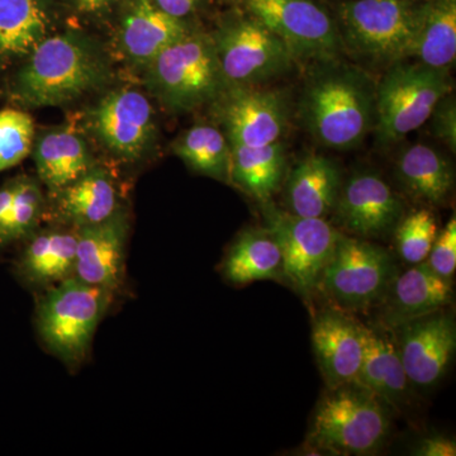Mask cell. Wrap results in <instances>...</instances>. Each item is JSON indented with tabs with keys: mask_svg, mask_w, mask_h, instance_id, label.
I'll list each match as a JSON object with an SVG mask.
<instances>
[{
	"mask_svg": "<svg viewBox=\"0 0 456 456\" xmlns=\"http://www.w3.org/2000/svg\"><path fill=\"white\" fill-rule=\"evenodd\" d=\"M117 25V46L132 64L145 68L165 47L194 27L161 11L154 0H122Z\"/></svg>",
	"mask_w": 456,
	"mask_h": 456,
	"instance_id": "obj_18",
	"label": "cell"
},
{
	"mask_svg": "<svg viewBox=\"0 0 456 456\" xmlns=\"http://www.w3.org/2000/svg\"><path fill=\"white\" fill-rule=\"evenodd\" d=\"M375 93L377 84L358 66L314 65L299 103L302 121L320 145L356 149L374 130Z\"/></svg>",
	"mask_w": 456,
	"mask_h": 456,
	"instance_id": "obj_2",
	"label": "cell"
},
{
	"mask_svg": "<svg viewBox=\"0 0 456 456\" xmlns=\"http://www.w3.org/2000/svg\"><path fill=\"white\" fill-rule=\"evenodd\" d=\"M411 59L452 71L456 59V0H424L417 4Z\"/></svg>",
	"mask_w": 456,
	"mask_h": 456,
	"instance_id": "obj_28",
	"label": "cell"
},
{
	"mask_svg": "<svg viewBox=\"0 0 456 456\" xmlns=\"http://www.w3.org/2000/svg\"><path fill=\"white\" fill-rule=\"evenodd\" d=\"M437 228L431 209L419 208L404 215L393 232L398 256L408 265L425 263L439 233Z\"/></svg>",
	"mask_w": 456,
	"mask_h": 456,
	"instance_id": "obj_32",
	"label": "cell"
},
{
	"mask_svg": "<svg viewBox=\"0 0 456 456\" xmlns=\"http://www.w3.org/2000/svg\"><path fill=\"white\" fill-rule=\"evenodd\" d=\"M145 77L150 92L174 113L211 106L228 86L211 33L196 28L159 53Z\"/></svg>",
	"mask_w": 456,
	"mask_h": 456,
	"instance_id": "obj_3",
	"label": "cell"
},
{
	"mask_svg": "<svg viewBox=\"0 0 456 456\" xmlns=\"http://www.w3.org/2000/svg\"><path fill=\"white\" fill-rule=\"evenodd\" d=\"M128 217L125 209L99 224L77 228V259L74 277L86 283L119 289L125 274Z\"/></svg>",
	"mask_w": 456,
	"mask_h": 456,
	"instance_id": "obj_17",
	"label": "cell"
},
{
	"mask_svg": "<svg viewBox=\"0 0 456 456\" xmlns=\"http://www.w3.org/2000/svg\"><path fill=\"white\" fill-rule=\"evenodd\" d=\"M284 42L297 64H325L344 56L340 33L332 17L314 0H241Z\"/></svg>",
	"mask_w": 456,
	"mask_h": 456,
	"instance_id": "obj_10",
	"label": "cell"
},
{
	"mask_svg": "<svg viewBox=\"0 0 456 456\" xmlns=\"http://www.w3.org/2000/svg\"><path fill=\"white\" fill-rule=\"evenodd\" d=\"M211 36L228 86H265L297 64L284 42L246 11L230 12Z\"/></svg>",
	"mask_w": 456,
	"mask_h": 456,
	"instance_id": "obj_8",
	"label": "cell"
},
{
	"mask_svg": "<svg viewBox=\"0 0 456 456\" xmlns=\"http://www.w3.org/2000/svg\"><path fill=\"white\" fill-rule=\"evenodd\" d=\"M55 0H0V79L55 32Z\"/></svg>",
	"mask_w": 456,
	"mask_h": 456,
	"instance_id": "obj_19",
	"label": "cell"
},
{
	"mask_svg": "<svg viewBox=\"0 0 456 456\" xmlns=\"http://www.w3.org/2000/svg\"><path fill=\"white\" fill-rule=\"evenodd\" d=\"M428 121L435 139L449 147L452 154L456 152V99L452 92L437 102Z\"/></svg>",
	"mask_w": 456,
	"mask_h": 456,
	"instance_id": "obj_35",
	"label": "cell"
},
{
	"mask_svg": "<svg viewBox=\"0 0 456 456\" xmlns=\"http://www.w3.org/2000/svg\"><path fill=\"white\" fill-rule=\"evenodd\" d=\"M211 107L231 145H270L289 126L287 95L264 86H228Z\"/></svg>",
	"mask_w": 456,
	"mask_h": 456,
	"instance_id": "obj_12",
	"label": "cell"
},
{
	"mask_svg": "<svg viewBox=\"0 0 456 456\" xmlns=\"http://www.w3.org/2000/svg\"><path fill=\"white\" fill-rule=\"evenodd\" d=\"M208 2L209 0H154L161 11L180 20H188Z\"/></svg>",
	"mask_w": 456,
	"mask_h": 456,
	"instance_id": "obj_38",
	"label": "cell"
},
{
	"mask_svg": "<svg viewBox=\"0 0 456 456\" xmlns=\"http://www.w3.org/2000/svg\"><path fill=\"white\" fill-rule=\"evenodd\" d=\"M36 170L50 193L80 178L95 167L86 139L73 127H59L41 134L33 150Z\"/></svg>",
	"mask_w": 456,
	"mask_h": 456,
	"instance_id": "obj_26",
	"label": "cell"
},
{
	"mask_svg": "<svg viewBox=\"0 0 456 456\" xmlns=\"http://www.w3.org/2000/svg\"><path fill=\"white\" fill-rule=\"evenodd\" d=\"M14 193H16V179L9 180L0 187V227L7 217L12 203H13Z\"/></svg>",
	"mask_w": 456,
	"mask_h": 456,
	"instance_id": "obj_39",
	"label": "cell"
},
{
	"mask_svg": "<svg viewBox=\"0 0 456 456\" xmlns=\"http://www.w3.org/2000/svg\"><path fill=\"white\" fill-rule=\"evenodd\" d=\"M312 345L327 389L356 383L364 355L362 322L340 308L321 312L312 323Z\"/></svg>",
	"mask_w": 456,
	"mask_h": 456,
	"instance_id": "obj_16",
	"label": "cell"
},
{
	"mask_svg": "<svg viewBox=\"0 0 456 456\" xmlns=\"http://www.w3.org/2000/svg\"><path fill=\"white\" fill-rule=\"evenodd\" d=\"M88 122L95 139L123 160L142 158L158 134L154 108L134 88L110 90L90 110Z\"/></svg>",
	"mask_w": 456,
	"mask_h": 456,
	"instance_id": "obj_14",
	"label": "cell"
},
{
	"mask_svg": "<svg viewBox=\"0 0 456 456\" xmlns=\"http://www.w3.org/2000/svg\"><path fill=\"white\" fill-rule=\"evenodd\" d=\"M173 151L196 173L230 184L231 145L221 128L193 126L174 141Z\"/></svg>",
	"mask_w": 456,
	"mask_h": 456,
	"instance_id": "obj_30",
	"label": "cell"
},
{
	"mask_svg": "<svg viewBox=\"0 0 456 456\" xmlns=\"http://www.w3.org/2000/svg\"><path fill=\"white\" fill-rule=\"evenodd\" d=\"M454 299L452 281L432 272L428 263L411 265L406 272L395 275L383 301L384 325L393 327L449 307Z\"/></svg>",
	"mask_w": 456,
	"mask_h": 456,
	"instance_id": "obj_21",
	"label": "cell"
},
{
	"mask_svg": "<svg viewBox=\"0 0 456 456\" xmlns=\"http://www.w3.org/2000/svg\"><path fill=\"white\" fill-rule=\"evenodd\" d=\"M53 196L57 220L69 227L99 224L121 208L114 179L97 165Z\"/></svg>",
	"mask_w": 456,
	"mask_h": 456,
	"instance_id": "obj_24",
	"label": "cell"
},
{
	"mask_svg": "<svg viewBox=\"0 0 456 456\" xmlns=\"http://www.w3.org/2000/svg\"><path fill=\"white\" fill-rule=\"evenodd\" d=\"M35 139V122L22 108L0 110V171L25 160Z\"/></svg>",
	"mask_w": 456,
	"mask_h": 456,
	"instance_id": "obj_33",
	"label": "cell"
},
{
	"mask_svg": "<svg viewBox=\"0 0 456 456\" xmlns=\"http://www.w3.org/2000/svg\"><path fill=\"white\" fill-rule=\"evenodd\" d=\"M222 273L233 285L281 281L284 278L281 248L265 227L248 228L231 246Z\"/></svg>",
	"mask_w": 456,
	"mask_h": 456,
	"instance_id": "obj_29",
	"label": "cell"
},
{
	"mask_svg": "<svg viewBox=\"0 0 456 456\" xmlns=\"http://www.w3.org/2000/svg\"><path fill=\"white\" fill-rule=\"evenodd\" d=\"M62 2L77 16L98 22L116 14L122 0H62Z\"/></svg>",
	"mask_w": 456,
	"mask_h": 456,
	"instance_id": "obj_36",
	"label": "cell"
},
{
	"mask_svg": "<svg viewBox=\"0 0 456 456\" xmlns=\"http://www.w3.org/2000/svg\"><path fill=\"white\" fill-rule=\"evenodd\" d=\"M260 204L265 228L281 248L283 278L302 296H311L318 289L340 231L322 218L298 217L278 208L272 200Z\"/></svg>",
	"mask_w": 456,
	"mask_h": 456,
	"instance_id": "obj_11",
	"label": "cell"
},
{
	"mask_svg": "<svg viewBox=\"0 0 456 456\" xmlns=\"http://www.w3.org/2000/svg\"><path fill=\"white\" fill-rule=\"evenodd\" d=\"M16 264L18 277L32 287L47 288L74 277L77 228L50 227L36 231Z\"/></svg>",
	"mask_w": 456,
	"mask_h": 456,
	"instance_id": "obj_23",
	"label": "cell"
},
{
	"mask_svg": "<svg viewBox=\"0 0 456 456\" xmlns=\"http://www.w3.org/2000/svg\"><path fill=\"white\" fill-rule=\"evenodd\" d=\"M113 296L112 290L77 277L47 288L36 311V327L46 349L69 368L82 365Z\"/></svg>",
	"mask_w": 456,
	"mask_h": 456,
	"instance_id": "obj_5",
	"label": "cell"
},
{
	"mask_svg": "<svg viewBox=\"0 0 456 456\" xmlns=\"http://www.w3.org/2000/svg\"><path fill=\"white\" fill-rule=\"evenodd\" d=\"M452 71L410 60L389 66L375 93L374 134L391 146L424 126L441 98L452 92Z\"/></svg>",
	"mask_w": 456,
	"mask_h": 456,
	"instance_id": "obj_7",
	"label": "cell"
},
{
	"mask_svg": "<svg viewBox=\"0 0 456 456\" xmlns=\"http://www.w3.org/2000/svg\"><path fill=\"white\" fill-rule=\"evenodd\" d=\"M388 406L356 384L327 389L312 419L308 448L331 455H370L389 434Z\"/></svg>",
	"mask_w": 456,
	"mask_h": 456,
	"instance_id": "obj_6",
	"label": "cell"
},
{
	"mask_svg": "<svg viewBox=\"0 0 456 456\" xmlns=\"http://www.w3.org/2000/svg\"><path fill=\"white\" fill-rule=\"evenodd\" d=\"M426 263L439 277L452 281L456 272V220L450 218L445 227L437 233Z\"/></svg>",
	"mask_w": 456,
	"mask_h": 456,
	"instance_id": "obj_34",
	"label": "cell"
},
{
	"mask_svg": "<svg viewBox=\"0 0 456 456\" xmlns=\"http://www.w3.org/2000/svg\"><path fill=\"white\" fill-rule=\"evenodd\" d=\"M364 355L356 386L371 393L386 406L401 408L410 391V380L391 327L362 323Z\"/></svg>",
	"mask_w": 456,
	"mask_h": 456,
	"instance_id": "obj_20",
	"label": "cell"
},
{
	"mask_svg": "<svg viewBox=\"0 0 456 456\" xmlns=\"http://www.w3.org/2000/svg\"><path fill=\"white\" fill-rule=\"evenodd\" d=\"M342 49L362 65L387 69L411 60L417 25L412 0H346L336 9Z\"/></svg>",
	"mask_w": 456,
	"mask_h": 456,
	"instance_id": "obj_4",
	"label": "cell"
},
{
	"mask_svg": "<svg viewBox=\"0 0 456 456\" xmlns=\"http://www.w3.org/2000/svg\"><path fill=\"white\" fill-rule=\"evenodd\" d=\"M404 215L403 200L380 174L359 170L344 179L331 216L340 232L371 241L393 235Z\"/></svg>",
	"mask_w": 456,
	"mask_h": 456,
	"instance_id": "obj_13",
	"label": "cell"
},
{
	"mask_svg": "<svg viewBox=\"0 0 456 456\" xmlns=\"http://www.w3.org/2000/svg\"><path fill=\"white\" fill-rule=\"evenodd\" d=\"M342 183L344 175L334 159L305 156L284 179L285 211L298 217L326 220L334 212Z\"/></svg>",
	"mask_w": 456,
	"mask_h": 456,
	"instance_id": "obj_22",
	"label": "cell"
},
{
	"mask_svg": "<svg viewBox=\"0 0 456 456\" xmlns=\"http://www.w3.org/2000/svg\"><path fill=\"white\" fill-rule=\"evenodd\" d=\"M392 330L411 386L430 388L439 383L454 358V316L444 308Z\"/></svg>",
	"mask_w": 456,
	"mask_h": 456,
	"instance_id": "obj_15",
	"label": "cell"
},
{
	"mask_svg": "<svg viewBox=\"0 0 456 456\" xmlns=\"http://www.w3.org/2000/svg\"><path fill=\"white\" fill-rule=\"evenodd\" d=\"M44 213L45 197L40 182L29 176L16 178L13 203L0 227V251L32 236Z\"/></svg>",
	"mask_w": 456,
	"mask_h": 456,
	"instance_id": "obj_31",
	"label": "cell"
},
{
	"mask_svg": "<svg viewBox=\"0 0 456 456\" xmlns=\"http://www.w3.org/2000/svg\"><path fill=\"white\" fill-rule=\"evenodd\" d=\"M285 175L287 146L283 141L265 146L231 145L230 184L257 202L272 200Z\"/></svg>",
	"mask_w": 456,
	"mask_h": 456,
	"instance_id": "obj_27",
	"label": "cell"
},
{
	"mask_svg": "<svg viewBox=\"0 0 456 456\" xmlns=\"http://www.w3.org/2000/svg\"><path fill=\"white\" fill-rule=\"evenodd\" d=\"M397 273L383 246L341 232L318 289L341 311H364L380 305Z\"/></svg>",
	"mask_w": 456,
	"mask_h": 456,
	"instance_id": "obj_9",
	"label": "cell"
},
{
	"mask_svg": "<svg viewBox=\"0 0 456 456\" xmlns=\"http://www.w3.org/2000/svg\"><path fill=\"white\" fill-rule=\"evenodd\" d=\"M395 176L408 196L428 207L443 206L454 191L452 164L426 143H415L399 152Z\"/></svg>",
	"mask_w": 456,
	"mask_h": 456,
	"instance_id": "obj_25",
	"label": "cell"
},
{
	"mask_svg": "<svg viewBox=\"0 0 456 456\" xmlns=\"http://www.w3.org/2000/svg\"><path fill=\"white\" fill-rule=\"evenodd\" d=\"M108 57L89 36L53 33L4 77V94L17 108L64 106L110 79Z\"/></svg>",
	"mask_w": 456,
	"mask_h": 456,
	"instance_id": "obj_1",
	"label": "cell"
},
{
	"mask_svg": "<svg viewBox=\"0 0 456 456\" xmlns=\"http://www.w3.org/2000/svg\"><path fill=\"white\" fill-rule=\"evenodd\" d=\"M413 455L417 456H455L456 443L444 435H430L419 441Z\"/></svg>",
	"mask_w": 456,
	"mask_h": 456,
	"instance_id": "obj_37",
	"label": "cell"
}]
</instances>
